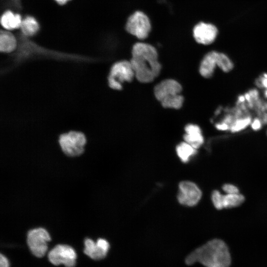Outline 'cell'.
<instances>
[{
  "mask_svg": "<svg viewBox=\"0 0 267 267\" xmlns=\"http://www.w3.org/2000/svg\"><path fill=\"white\" fill-rule=\"evenodd\" d=\"M130 60L135 78L142 83L152 82L159 75L161 65L158 61L156 48L145 43H135L132 49Z\"/></svg>",
  "mask_w": 267,
  "mask_h": 267,
  "instance_id": "1",
  "label": "cell"
},
{
  "mask_svg": "<svg viewBox=\"0 0 267 267\" xmlns=\"http://www.w3.org/2000/svg\"><path fill=\"white\" fill-rule=\"evenodd\" d=\"M198 262L206 267H229L231 257L226 244L219 239H212L189 254L185 263Z\"/></svg>",
  "mask_w": 267,
  "mask_h": 267,
  "instance_id": "2",
  "label": "cell"
},
{
  "mask_svg": "<svg viewBox=\"0 0 267 267\" xmlns=\"http://www.w3.org/2000/svg\"><path fill=\"white\" fill-rule=\"evenodd\" d=\"M181 85L174 79H166L158 84L154 88V95L165 108L178 109L183 104L184 98L180 92Z\"/></svg>",
  "mask_w": 267,
  "mask_h": 267,
  "instance_id": "3",
  "label": "cell"
},
{
  "mask_svg": "<svg viewBox=\"0 0 267 267\" xmlns=\"http://www.w3.org/2000/svg\"><path fill=\"white\" fill-rule=\"evenodd\" d=\"M135 77L134 73L130 61L121 60L114 63L111 66L107 80L109 87L114 90H121L122 84L131 82Z\"/></svg>",
  "mask_w": 267,
  "mask_h": 267,
  "instance_id": "4",
  "label": "cell"
},
{
  "mask_svg": "<svg viewBox=\"0 0 267 267\" xmlns=\"http://www.w3.org/2000/svg\"><path fill=\"white\" fill-rule=\"evenodd\" d=\"M125 28L130 35L143 40L147 38L151 32V24L149 18L144 12L137 10L128 18Z\"/></svg>",
  "mask_w": 267,
  "mask_h": 267,
  "instance_id": "5",
  "label": "cell"
},
{
  "mask_svg": "<svg viewBox=\"0 0 267 267\" xmlns=\"http://www.w3.org/2000/svg\"><path fill=\"white\" fill-rule=\"evenodd\" d=\"M58 141L62 151L68 156L74 157L83 153L87 140L83 133L71 131L60 134Z\"/></svg>",
  "mask_w": 267,
  "mask_h": 267,
  "instance_id": "6",
  "label": "cell"
},
{
  "mask_svg": "<svg viewBox=\"0 0 267 267\" xmlns=\"http://www.w3.org/2000/svg\"><path fill=\"white\" fill-rule=\"evenodd\" d=\"M50 240L48 232L44 228L39 227L29 230L27 233V243L32 253L41 258L47 250V243Z\"/></svg>",
  "mask_w": 267,
  "mask_h": 267,
  "instance_id": "7",
  "label": "cell"
},
{
  "mask_svg": "<svg viewBox=\"0 0 267 267\" xmlns=\"http://www.w3.org/2000/svg\"><path fill=\"white\" fill-rule=\"evenodd\" d=\"M76 258L74 249L67 245H57L48 253L49 261L55 266L63 264L65 267H74Z\"/></svg>",
  "mask_w": 267,
  "mask_h": 267,
  "instance_id": "8",
  "label": "cell"
},
{
  "mask_svg": "<svg viewBox=\"0 0 267 267\" xmlns=\"http://www.w3.org/2000/svg\"><path fill=\"white\" fill-rule=\"evenodd\" d=\"M178 200L179 203L187 206L196 205L202 196V192L198 186L190 181H182L178 186Z\"/></svg>",
  "mask_w": 267,
  "mask_h": 267,
  "instance_id": "9",
  "label": "cell"
},
{
  "mask_svg": "<svg viewBox=\"0 0 267 267\" xmlns=\"http://www.w3.org/2000/svg\"><path fill=\"white\" fill-rule=\"evenodd\" d=\"M192 33L193 38L197 43L208 45L215 40L218 30L213 24L201 22L194 27Z\"/></svg>",
  "mask_w": 267,
  "mask_h": 267,
  "instance_id": "10",
  "label": "cell"
},
{
  "mask_svg": "<svg viewBox=\"0 0 267 267\" xmlns=\"http://www.w3.org/2000/svg\"><path fill=\"white\" fill-rule=\"evenodd\" d=\"M84 244V253L94 260L104 258L110 247L108 241L103 238L98 239L96 242L90 238H86Z\"/></svg>",
  "mask_w": 267,
  "mask_h": 267,
  "instance_id": "11",
  "label": "cell"
},
{
  "mask_svg": "<svg viewBox=\"0 0 267 267\" xmlns=\"http://www.w3.org/2000/svg\"><path fill=\"white\" fill-rule=\"evenodd\" d=\"M218 51H211L208 52L203 58L200 64L199 72L204 78H211L217 67Z\"/></svg>",
  "mask_w": 267,
  "mask_h": 267,
  "instance_id": "12",
  "label": "cell"
},
{
  "mask_svg": "<svg viewBox=\"0 0 267 267\" xmlns=\"http://www.w3.org/2000/svg\"><path fill=\"white\" fill-rule=\"evenodd\" d=\"M185 134L183 135L184 141L195 149L199 148L204 143V137L200 128L197 125L190 124L184 128Z\"/></svg>",
  "mask_w": 267,
  "mask_h": 267,
  "instance_id": "13",
  "label": "cell"
},
{
  "mask_svg": "<svg viewBox=\"0 0 267 267\" xmlns=\"http://www.w3.org/2000/svg\"><path fill=\"white\" fill-rule=\"evenodd\" d=\"M22 19L18 13L10 10L5 11L1 17L0 23L6 30H12L20 28Z\"/></svg>",
  "mask_w": 267,
  "mask_h": 267,
  "instance_id": "14",
  "label": "cell"
},
{
  "mask_svg": "<svg viewBox=\"0 0 267 267\" xmlns=\"http://www.w3.org/2000/svg\"><path fill=\"white\" fill-rule=\"evenodd\" d=\"M15 37L8 30H2L0 34V51L3 53H10L17 47Z\"/></svg>",
  "mask_w": 267,
  "mask_h": 267,
  "instance_id": "15",
  "label": "cell"
},
{
  "mask_svg": "<svg viewBox=\"0 0 267 267\" xmlns=\"http://www.w3.org/2000/svg\"><path fill=\"white\" fill-rule=\"evenodd\" d=\"M20 28L24 36L31 37L37 34L39 30L40 26L34 17L27 16L22 20Z\"/></svg>",
  "mask_w": 267,
  "mask_h": 267,
  "instance_id": "16",
  "label": "cell"
},
{
  "mask_svg": "<svg viewBox=\"0 0 267 267\" xmlns=\"http://www.w3.org/2000/svg\"><path fill=\"white\" fill-rule=\"evenodd\" d=\"M176 152L181 161L183 163H187L192 156L196 154L197 149L184 141L177 146Z\"/></svg>",
  "mask_w": 267,
  "mask_h": 267,
  "instance_id": "17",
  "label": "cell"
},
{
  "mask_svg": "<svg viewBox=\"0 0 267 267\" xmlns=\"http://www.w3.org/2000/svg\"><path fill=\"white\" fill-rule=\"evenodd\" d=\"M245 200L241 194H226L222 195V203L223 208H229L240 205Z\"/></svg>",
  "mask_w": 267,
  "mask_h": 267,
  "instance_id": "18",
  "label": "cell"
},
{
  "mask_svg": "<svg viewBox=\"0 0 267 267\" xmlns=\"http://www.w3.org/2000/svg\"><path fill=\"white\" fill-rule=\"evenodd\" d=\"M217 67L222 72L228 73L233 69L234 63L225 54L219 52L217 57Z\"/></svg>",
  "mask_w": 267,
  "mask_h": 267,
  "instance_id": "19",
  "label": "cell"
},
{
  "mask_svg": "<svg viewBox=\"0 0 267 267\" xmlns=\"http://www.w3.org/2000/svg\"><path fill=\"white\" fill-rule=\"evenodd\" d=\"M251 123V119L247 117L243 119L237 120L232 127H231L230 131L236 132L245 128Z\"/></svg>",
  "mask_w": 267,
  "mask_h": 267,
  "instance_id": "20",
  "label": "cell"
},
{
  "mask_svg": "<svg viewBox=\"0 0 267 267\" xmlns=\"http://www.w3.org/2000/svg\"><path fill=\"white\" fill-rule=\"evenodd\" d=\"M222 195L219 191L214 190L212 194V201L215 207L218 210L222 209Z\"/></svg>",
  "mask_w": 267,
  "mask_h": 267,
  "instance_id": "21",
  "label": "cell"
},
{
  "mask_svg": "<svg viewBox=\"0 0 267 267\" xmlns=\"http://www.w3.org/2000/svg\"><path fill=\"white\" fill-rule=\"evenodd\" d=\"M222 188L226 194L239 193L238 188L236 186L231 184H225L222 186Z\"/></svg>",
  "mask_w": 267,
  "mask_h": 267,
  "instance_id": "22",
  "label": "cell"
},
{
  "mask_svg": "<svg viewBox=\"0 0 267 267\" xmlns=\"http://www.w3.org/2000/svg\"><path fill=\"white\" fill-rule=\"evenodd\" d=\"M0 267H9L7 259L1 254L0 255Z\"/></svg>",
  "mask_w": 267,
  "mask_h": 267,
  "instance_id": "23",
  "label": "cell"
},
{
  "mask_svg": "<svg viewBox=\"0 0 267 267\" xmlns=\"http://www.w3.org/2000/svg\"><path fill=\"white\" fill-rule=\"evenodd\" d=\"M251 126L253 129L255 130H258L260 129L261 126V123L260 120L255 119L252 122Z\"/></svg>",
  "mask_w": 267,
  "mask_h": 267,
  "instance_id": "24",
  "label": "cell"
},
{
  "mask_svg": "<svg viewBox=\"0 0 267 267\" xmlns=\"http://www.w3.org/2000/svg\"><path fill=\"white\" fill-rule=\"evenodd\" d=\"M57 3L60 5L66 4L67 2L71 0H55Z\"/></svg>",
  "mask_w": 267,
  "mask_h": 267,
  "instance_id": "25",
  "label": "cell"
},
{
  "mask_svg": "<svg viewBox=\"0 0 267 267\" xmlns=\"http://www.w3.org/2000/svg\"><path fill=\"white\" fill-rule=\"evenodd\" d=\"M266 134H267V130Z\"/></svg>",
  "mask_w": 267,
  "mask_h": 267,
  "instance_id": "26",
  "label": "cell"
}]
</instances>
